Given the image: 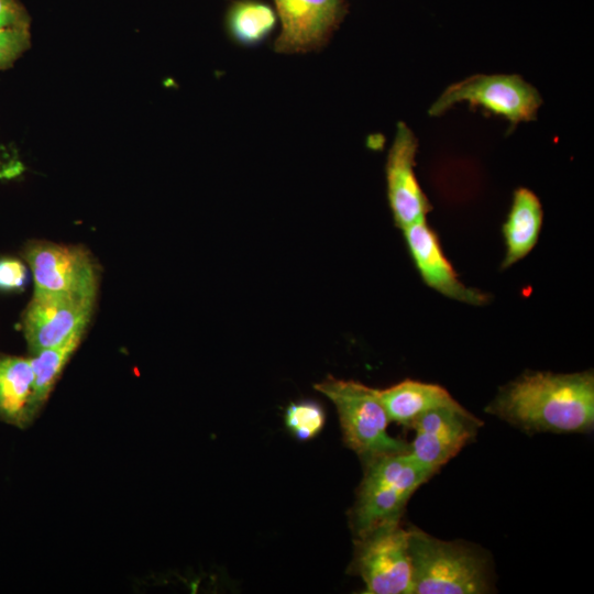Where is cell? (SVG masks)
Listing matches in <instances>:
<instances>
[{"mask_svg": "<svg viewBox=\"0 0 594 594\" xmlns=\"http://www.w3.org/2000/svg\"><path fill=\"white\" fill-rule=\"evenodd\" d=\"M485 411L526 433H588L594 428L593 371H527L501 387Z\"/></svg>", "mask_w": 594, "mask_h": 594, "instance_id": "cell-1", "label": "cell"}, {"mask_svg": "<svg viewBox=\"0 0 594 594\" xmlns=\"http://www.w3.org/2000/svg\"><path fill=\"white\" fill-rule=\"evenodd\" d=\"M411 594H483L491 586L486 556L460 541L438 539L408 528Z\"/></svg>", "mask_w": 594, "mask_h": 594, "instance_id": "cell-2", "label": "cell"}, {"mask_svg": "<svg viewBox=\"0 0 594 594\" xmlns=\"http://www.w3.org/2000/svg\"><path fill=\"white\" fill-rule=\"evenodd\" d=\"M363 465L364 476L350 512L354 537L380 524L400 520L414 493L435 475L409 452L383 455Z\"/></svg>", "mask_w": 594, "mask_h": 594, "instance_id": "cell-3", "label": "cell"}, {"mask_svg": "<svg viewBox=\"0 0 594 594\" xmlns=\"http://www.w3.org/2000/svg\"><path fill=\"white\" fill-rule=\"evenodd\" d=\"M315 389L337 408L343 441L363 464L380 457L409 451V443L392 437L391 422L375 388L353 380L328 376Z\"/></svg>", "mask_w": 594, "mask_h": 594, "instance_id": "cell-4", "label": "cell"}, {"mask_svg": "<svg viewBox=\"0 0 594 594\" xmlns=\"http://www.w3.org/2000/svg\"><path fill=\"white\" fill-rule=\"evenodd\" d=\"M482 108L508 121L514 130L519 123L536 120L542 105L539 91L519 75H473L448 86L428 110L439 117L457 103Z\"/></svg>", "mask_w": 594, "mask_h": 594, "instance_id": "cell-5", "label": "cell"}, {"mask_svg": "<svg viewBox=\"0 0 594 594\" xmlns=\"http://www.w3.org/2000/svg\"><path fill=\"white\" fill-rule=\"evenodd\" d=\"M351 572L367 594H411L408 528L400 520L380 524L354 537Z\"/></svg>", "mask_w": 594, "mask_h": 594, "instance_id": "cell-6", "label": "cell"}, {"mask_svg": "<svg viewBox=\"0 0 594 594\" xmlns=\"http://www.w3.org/2000/svg\"><path fill=\"white\" fill-rule=\"evenodd\" d=\"M21 254L31 268L35 293L97 297L98 268L86 248L31 240Z\"/></svg>", "mask_w": 594, "mask_h": 594, "instance_id": "cell-7", "label": "cell"}, {"mask_svg": "<svg viewBox=\"0 0 594 594\" xmlns=\"http://www.w3.org/2000/svg\"><path fill=\"white\" fill-rule=\"evenodd\" d=\"M483 421L455 403L430 409L413 424L415 438L409 454L425 470L437 474L469 442Z\"/></svg>", "mask_w": 594, "mask_h": 594, "instance_id": "cell-8", "label": "cell"}, {"mask_svg": "<svg viewBox=\"0 0 594 594\" xmlns=\"http://www.w3.org/2000/svg\"><path fill=\"white\" fill-rule=\"evenodd\" d=\"M95 301V297L34 292L21 320L30 353L58 345L86 329Z\"/></svg>", "mask_w": 594, "mask_h": 594, "instance_id": "cell-9", "label": "cell"}, {"mask_svg": "<svg viewBox=\"0 0 594 594\" xmlns=\"http://www.w3.org/2000/svg\"><path fill=\"white\" fill-rule=\"evenodd\" d=\"M280 33L274 48L278 53H307L330 40L346 13L344 0H274Z\"/></svg>", "mask_w": 594, "mask_h": 594, "instance_id": "cell-10", "label": "cell"}, {"mask_svg": "<svg viewBox=\"0 0 594 594\" xmlns=\"http://www.w3.org/2000/svg\"><path fill=\"white\" fill-rule=\"evenodd\" d=\"M418 141L413 130L398 122L386 165V189L388 205L396 227H406L424 221L432 209L415 173Z\"/></svg>", "mask_w": 594, "mask_h": 594, "instance_id": "cell-11", "label": "cell"}, {"mask_svg": "<svg viewBox=\"0 0 594 594\" xmlns=\"http://www.w3.org/2000/svg\"><path fill=\"white\" fill-rule=\"evenodd\" d=\"M410 256L422 280L441 295L473 306L485 305L490 297L465 286L443 254L435 231L420 221L403 229Z\"/></svg>", "mask_w": 594, "mask_h": 594, "instance_id": "cell-12", "label": "cell"}, {"mask_svg": "<svg viewBox=\"0 0 594 594\" xmlns=\"http://www.w3.org/2000/svg\"><path fill=\"white\" fill-rule=\"evenodd\" d=\"M375 392L389 420L406 428L430 409L458 403L444 387L414 380Z\"/></svg>", "mask_w": 594, "mask_h": 594, "instance_id": "cell-13", "label": "cell"}, {"mask_svg": "<svg viewBox=\"0 0 594 594\" xmlns=\"http://www.w3.org/2000/svg\"><path fill=\"white\" fill-rule=\"evenodd\" d=\"M542 217V206L537 195L528 188H517L502 228L506 244L503 270L524 258L534 249L541 230Z\"/></svg>", "mask_w": 594, "mask_h": 594, "instance_id": "cell-14", "label": "cell"}, {"mask_svg": "<svg viewBox=\"0 0 594 594\" xmlns=\"http://www.w3.org/2000/svg\"><path fill=\"white\" fill-rule=\"evenodd\" d=\"M34 374L30 359L0 353V421L24 429L34 420Z\"/></svg>", "mask_w": 594, "mask_h": 594, "instance_id": "cell-15", "label": "cell"}, {"mask_svg": "<svg viewBox=\"0 0 594 594\" xmlns=\"http://www.w3.org/2000/svg\"><path fill=\"white\" fill-rule=\"evenodd\" d=\"M86 329H80L63 343L31 354L29 358L34 374L31 405L33 420L45 406L66 364L80 345Z\"/></svg>", "mask_w": 594, "mask_h": 594, "instance_id": "cell-16", "label": "cell"}, {"mask_svg": "<svg viewBox=\"0 0 594 594\" xmlns=\"http://www.w3.org/2000/svg\"><path fill=\"white\" fill-rule=\"evenodd\" d=\"M275 23L276 15L273 9L254 0L234 2L227 15L230 34L243 45L263 41L272 32Z\"/></svg>", "mask_w": 594, "mask_h": 594, "instance_id": "cell-17", "label": "cell"}, {"mask_svg": "<svg viewBox=\"0 0 594 594\" xmlns=\"http://www.w3.org/2000/svg\"><path fill=\"white\" fill-rule=\"evenodd\" d=\"M284 420L288 431L305 441L314 439L323 429L326 414L317 402L300 400L286 408Z\"/></svg>", "mask_w": 594, "mask_h": 594, "instance_id": "cell-18", "label": "cell"}, {"mask_svg": "<svg viewBox=\"0 0 594 594\" xmlns=\"http://www.w3.org/2000/svg\"><path fill=\"white\" fill-rule=\"evenodd\" d=\"M30 280L25 263L14 256H0V292L21 293Z\"/></svg>", "mask_w": 594, "mask_h": 594, "instance_id": "cell-19", "label": "cell"}, {"mask_svg": "<svg viewBox=\"0 0 594 594\" xmlns=\"http://www.w3.org/2000/svg\"><path fill=\"white\" fill-rule=\"evenodd\" d=\"M31 45L30 30L0 31V70L11 67Z\"/></svg>", "mask_w": 594, "mask_h": 594, "instance_id": "cell-20", "label": "cell"}, {"mask_svg": "<svg viewBox=\"0 0 594 594\" xmlns=\"http://www.w3.org/2000/svg\"><path fill=\"white\" fill-rule=\"evenodd\" d=\"M31 18L18 0H0V31L30 30Z\"/></svg>", "mask_w": 594, "mask_h": 594, "instance_id": "cell-21", "label": "cell"}]
</instances>
